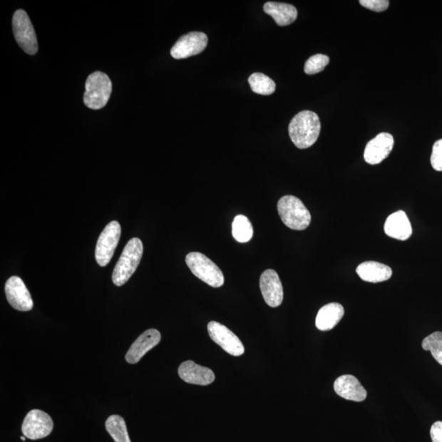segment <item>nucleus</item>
<instances>
[{"label": "nucleus", "mask_w": 442, "mask_h": 442, "mask_svg": "<svg viewBox=\"0 0 442 442\" xmlns=\"http://www.w3.org/2000/svg\"><path fill=\"white\" fill-rule=\"evenodd\" d=\"M322 124L317 113L302 110L292 119L289 126L290 139L300 149L312 147L318 140Z\"/></svg>", "instance_id": "f257e3e1"}, {"label": "nucleus", "mask_w": 442, "mask_h": 442, "mask_svg": "<svg viewBox=\"0 0 442 442\" xmlns=\"http://www.w3.org/2000/svg\"><path fill=\"white\" fill-rule=\"evenodd\" d=\"M143 242L138 237L130 240L125 245L113 273V282L120 287L128 281L141 262Z\"/></svg>", "instance_id": "f03ea898"}, {"label": "nucleus", "mask_w": 442, "mask_h": 442, "mask_svg": "<svg viewBox=\"0 0 442 442\" xmlns=\"http://www.w3.org/2000/svg\"><path fill=\"white\" fill-rule=\"evenodd\" d=\"M278 212L282 221L289 229L304 230L311 224V213L300 199L295 196L281 197L278 202Z\"/></svg>", "instance_id": "7ed1b4c3"}, {"label": "nucleus", "mask_w": 442, "mask_h": 442, "mask_svg": "<svg viewBox=\"0 0 442 442\" xmlns=\"http://www.w3.org/2000/svg\"><path fill=\"white\" fill-rule=\"evenodd\" d=\"M112 90V81L106 74L96 71L88 76L84 95L86 107L93 110L104 108L109 101Z\"/></svg>", "instance_id": "20e7f679"}, {"label": "nucleus", "mask_w": 442, "mask_h": 442, "mask_svg": "<svg viewBox=\"0 0 442 442\" xmlns=\"http://www.w3.org/2000/svg\"><path fill=\"white\" fill-rule=\"evenodd\" d=\"M185 262L192 273L204 283L213 287L223 286L225 278L222 272L202 253L190 252L186 256Z\"/></svg>", "instance_id": "39448f33"}, {"label": "nucleus", "mask_w": 442, "mask_h": 442, "mask_svg": "<svg viewBox=\"0 0 442 442\" xmlns=\"http://www.w3.org/2000/svg\"><path fill=\"white\" fill-rule=\"evenodd\" d=\"M13 30L16 43L30 55L38 52V41L34 27L24 10H16L13 18Z\"/></svg>", "instance_id": "423d86ee"}, {"label": "nucleus", "mask_w": 442, "mask_h": 442, "mask_svg": "<svg viewBox=\"0 0 442 442\" xmlns=\"http://www.w3.org/2000/svg\"><path fill=\"white\" fill-rule=\"evenodd\" d=\"M120 235L121 227L118 221H112L103 230L98 237L96 250V262L101 267H106L112 259Z\"/></svg>", "instance_id": "0eeeda50"}, {"label": "nucleus", "mask_w": 442, "mask_h": 442, "mask_svg": "<svg viewBox=\"0 0 442 442\" xmlns=\"http://www.w3.org/2000/svg\"><path fill=\"white\" fill-rule=\"evenodd\" d=\"M53 422L48 413L33 410L26 414L21 431L26 438L38 440L46 438L52 433Z\"/></svg>", "instance_id": "6e6552de"}, {"label": "nucleus", "mask_w": 442, "mask_h": 442, "mask_svg": "<svg viewBox=\"0 0 442 442\" xmlns=\"http://www.w3.org/2000/svg\"><path fill=\"white\" fill-rule=\"evenodd\" d=\"M207 329L210 338L230 355L240 356L245 353V346L240 339L225 325L212 322L208 324Z\"/></svg>", "instance_id": "1a4fd4ad"}, {"label": "nucleus", "mask_w": 442, "mask_h": 442, "mask_svg": "<svg viewBox=\"0 0 442 442\" xmlns=\"http://www.w3.org/2000/svg\"><path fill=\"white\" fill-rule=\"evenodd\" d=\"M208 38L203 32H190L181 36L171 48L175 59H184L202 53L207 46Z\"/></svg>", "instance_id": "9d476101"}, {"label": "nucleus", "mask_w": 442, "mask_h": 442, "mask_svg": "<svg viewBox=\"0 0 442 442\" xmlns=\"http://www.w3.org/2000/svg\"><path fill=\"white\" fill-rule=\"evenodd\" d=\"M5 294L11 306L16 311L29 312L32 309V298L24 280L19 276H12L5 284Z\"/></svg>", "instance_id": "9b49d317"}, {"label": "nucleus", "mask_w": 442, "mask_h": 442, "mask_svg": "<svg viewBox=\"0 0 442 442\" xmlns=\"http://www.w3.org/2000/svg\"><path fill=\"white\" fill-rule=\"evenodd\" d=\"M259 287L265 303L270 307H278L284 300V289L277 273L267 269L259 279Z\"/></svg>", "instance_id": "f8f14e48"}, {"label": "nucleus", "mask_w": 442, "mask_h": 442, "mask_svg": "<svg viewBox=\"0 0 442 442\" xmlns=\"http://www.w3.org/2000/svg\"><path fill=\"white\" fill-rule=\"evenodd\" d=\"M394 146V136L389 133H380L367 143L364 158L370 165H378L389 156Z\"/></svg>", "instance_id": "ddd939ff"}, {"label": "nucleus", "mask_w": 442, "mask_h": 442, "mask_svg": "<svg viewBox=\"0 0 442 442\" xmlns=\"http://www.w3.org/2000/svg\"><path fill=\"white\" fill-rule=\"evenodd\" d=\"M161 339L162 336L158 330L151 329L145 331L135 340L129 351H127L125 361L130 364L139 362L146 353L159 344Z\"/></svg>", "instance_id": "4468645a"}, {"label": "nucleus", "mask_w": 442, "mask_h": 442, "mask_svg": "<svg viewBox=\"0 0 442 442\" xmlns=\"http://www.w3.org/2000/svg\"><path fill=\"white\" fill-rule=\"evenodd\" d=\"M334 391L348 401L361 402L366 399L367 391L355 376L345 374L336 379Z\"/></svg>", "instance_id": "2eb2a0df"}, {"label": "nucleus", "mask_w": 442, "mask_h": 442, "mask_svg": "<svg viewBox=\"0 0 442 442\" xmlns=\"http://www.w3.org/2000/svg\"><path fill=\"white\" fill-rule=\"evenodd\" d=\"M178 374L182 380L190 384L207 386L215 381V374L211 369L198 366L192 361L182 363Z\"/></svg>", "instance_id": "dca6fc26"}, {"label": "nucleus", "mask_w": 442, "mask_h": 442, "mask_svg": "<svg viewBox=\"0 0 442 442\" xmlns=\"http://www.w3.org/2000/svg\"><path fill=\"white\" fill-rule=\"evenodd\" d=\"M386 235L397 240L405 241L412 235V226L405 212L398 211L392 213L386 219L384 225Z\"/></svg>", "instance_id": "f3484780"}, {"label": "nucleus", "mask_w": 442, "mask_h": 442, "mask_svg": "<svg viewBox=\"0 0 442 442\" xmlns=\"http://www.w3.org/2000/svg\"><path fill=\"white\" fill-rule=\"evenodd\" d=\"M356 273L362 280L377 284L389 280L392 275L391 269L377 262H366L356 268Z\"/></svg>", "instance_id": "a211bd4d"}, {"label": "nucleus", "mask_w": 442, "mask_h": 442, "mask_svg": "<svg viewBox=\"0 0 442 442\" xmlns=\"http://www.w3.org/2000/svg\"><path fill=\"white\" fill-rule=\"evenodd\" d=\"M344 308L339 303H329L319 309L317 319V328L320 331L333 329L344 316Z\"/></svg>", "instance_id": "6ab92c4d"}, {"label": "nucleus", "mask_w": 442, "mask_h": 442, "mask_svg": "<svg viewBox=\"0 0 442 442\" xmlns=\"http://www.w3.org/2000/svg\"><path fill=\"white\" fill-rule=\"evenodd\" d=\"M264 13L272 16L276 24L280 26H289L297 18V10L294 5L267 2L264 5Z\"/></svg>", "instance_id": "aec40b11"}, {"label": "nucleus", "mask_w": 442, "mask_h": 442, "mask_svg": "<svg viewBox=\"0 0 442 442\" xmlns=\"http://www.w3.org/2000/svg\"><path fill=\"white\" fill-rule=\"evenodd\" d=\"M105 427L115 442H131L123 417L110 416L107 419Z\"/></svg>", "instance_id": "412c9836"}, {"label": "nucleus", "mask_w": 442, "mask_h": 442, "mask_svg": "<svg viewBox=\"0 0 442 442\" xmlns=\"http://www.w3.org/2000/svg\"><path fill=\"white\" fill-rule=\"evenodd\" d=\"M232 234L237 242H250L253 237V227L250 220L245 215H237L232 224Z\"/></svg>", "instance_id": "4be33fe9"}, {"label": "nucleus", "mask_w": 442, "mask_h": 442, "mask_svg": "<svg viewBox=\"0 0 442 442\" xmlns=\"http://www.w3.org/2000/svg\"><path fill=\"white\" fill-rule=\"evenodd\" d=\"M248 83L254 93L261 96H270L275 91L276 85L272 79L263 73H253Z\"/></svg>", "instance_id": "5701e85b"}, {"label": "nucleus", "mask_w": 442, "mask_h": 442, "mask_svg": "<svg viewBox=\"0 0 442 442\" xmlns=\"http://www.w3.org/2000/svg\"><path fill=\"white\" fill-rule=\"evenodd\" d=\"M422 347L423 350L429 351L435 360L442 366V332H435L425 338Z\"/></svg>", "instance_id": "b1692460"}, {"label": "nucleus", "mask_w": 442, "mask_h": 442, "mask_svg": "<svg viewBox=\"0 0 442 442\" xmlns=\"http://www.w3.org/2000/svg\"><path fill=\"white\" fill-rule=\"evenodd\" d=\"M329 63L327 55L316 54L309 58L304 66V71L307 75H314L324 71Z\"/></svg>", "instance_id": "393cba45"}, {"label": "nucleus", "mask_w": 442, "mask_h": 442, "mask_svg": "<svg viewBox=\"0 0 442 442\" xmlns=\"http://www.w3.org/2000/svg\"><path fill=\"white\" fill-rule=\"evenodd\" d=\"M431 164L434 170L442 171V140L434 143L432 156H431Z\"/></svg>", "instance_id": "a878e982"}, {"label": "nucleus", "mask_w": 442, "mask_h": 442, "mask_svg": "<svg viewBox=\"0 0 442 442\" xmlns=\"http://www.w3.org/2000/svg\"><path fill=\"white\" fill-rule=\"evenodd\" d=\"M360 4L363 7L374 12H384L389 7L388 0H361Z\"/></svg>", "instance_id": "bb28decb"}, {"label": "nucleus", "mask_w": 442, "mask_h": 442, "mask_svg": "<svg viewBox=\"0 0 442 442\" xmlns=\"http://www.w3.org/2000/svg\"><path fill=\"white\" fill-rule=\"evenodd\" d=\"M431 438L433 442H442V422L434 423L430 430Z\"/></svg>", "instance_id": "cd10ccee"}, {"label": "nucleus", "mask_w": 442, "mask_h": 442, "mask_svg": "<svg viewBox=\"0 0 442 442\" xmlns=\"http://www.w3.org/2000/svg\"><path fill=\"white\" fill-rule=\"evenodd\" d=\"M25 438H26V436H21V441H26Z\"/></svg>", "instance_id": "c85d7f7f"}]
</instances>
